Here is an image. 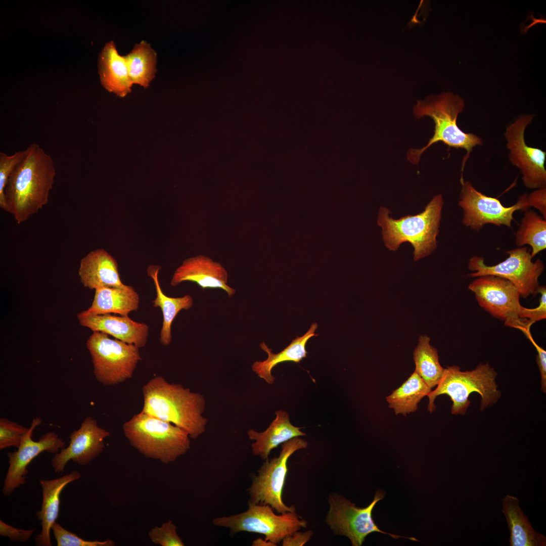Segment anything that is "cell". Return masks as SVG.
Listing matches in <instances>:
<instances>
[{"label": "cell", "mask_w": 546, "mask_h": 546, "mask_svg": "<svg viewBox=\"0 0 546 546\" xmlns=\"http://www.w3.org/2000/svg\"><path fill=\"white\" fill-rule=\"evenodd\" d=\"M10 176L5 189L9 209L18 224L38 212L49 202L56 176L52 157L35 143Z\"/></svg>", "instance_id": "cell-1"}, {"label": "cell", "mask_w": 546, "mask_h": 546, "mask_svg": "<svg viewBox=\"0 0 546 546\" xmlns=\"http://www.w3.org/2000/svg\"><path fill=\"white\" fill-rule=\"evenodd\" d=\"M144 404L141 412L184 429L196 439L206 430L207 419L203 415L206 400L180 384L168 383L155 376L142 388Z\"/></svg>", "instance_id": "cell-2"}, {"label": "cell", "mask_w": 546, "mask_h": 546, "mask_svg": "<svg viewBox=\"0 0 546 546\" xmlns=\"http://www.w3.org/2000/svg\"><path fill=\"white\" fill-rule=\"evenodd\" d=\"M443 205L442 196L438 194L421 213L398 219L389 216L390 211L387 208L381 207L378 224L382 228L386 247L390 250L396 251L402 243H410L414 248L415 261L430 254L437 247L436 237L439 234Z\"/></svg>", "instance_id": "cell-3"}, {"label": "cell", "mask_w": 546, "mask_h": 546, "mask_svg": "<svg viewBox=\"0 0 546 546\" xmlns=\"http://www.w3.org/2000/svg\"><path fill=\"white\" fill-rule=\"evenodd\" d=\"M464 106V101L460 96L449 92L418 100L414 107V114L418 118L426 116L431 117L434 123V134L422 148H410L407 153V160L412 164H418L425 151L433 144L441 142L449 147L465 150V162L473 148L483 142L480 137L466 133L458 126L457 117Z\"/></svg>", "instance_id": "cell-4"}, {"label": "cell", "mask_w": 546, "mask_h": 546, "mask_svg": "<svg viewBox=\"0 0 546 546\" xmlns=\"http://www.w3.org/2000/svg\"><path fill=\"white\" fill-rule=\"evenodd\" d=\"M130 444L148 458L162 463L174 462L190 448V437L184 429L141 412L123 426Z\"/></svg>", "instance_id": "cell-5"}, {"label": "cell", "mask_w": 546, "mask_h": 546, "mask_svg": "<svg viewBox=\"0 0 546 546\" xmlns=\"http://www.w3.org/2000/svg\"><path fill=\"white\" fill-rule=\"evenodd\" d=\"M497 373L488 362L480 363L471 371L462 372L457 366L447 367L436 386L427 396L428 410H435L434 401L439 395L446 394L452 402L451 413L465 415L470 404V394L477 392L481 397L480 410L495 403L500 397L495 379Z\"/></svg>", "instance_id": "cell-6"}, {"label": "cell", "mask_w": 546, "mask_h": 546, "mask_svg": "<svg viewBox=\"0 0 546 546\" xmlns=\"http://www.w3.org/2000/svg\"><path fill=\"white\" fill-rule=\"evenodd\" d=\"M94 374L104 385H114L131 378L142 359L139 348L101 332H93L86 342Z\"/></svg>", "instance_id": "cell-7"}, {"label": "cell", "mask_w": 546, "mask_h": 546, "mask_svg": "<svg viewBox=\"0 0 546 546\" xmlns=\"http://www.w3.org/2000/svg\"><path fill=\"white\" fill-rule=\"evenodd\" d=\"M216 526L229 528L231 533L249 532L263 534L272 543H280L287 535L307 526V522L295 512L276 514L268 505L248 503V509L238 514L214 518Z\"/></svg>", "instance_id": "cell-8"}, {"label": "cell", "mask_w": 546, "mask_h": 546, "mask_svg": "<svg viewBox=\"0 0 546 546\" xmlns=\"http://www.w3.org/2000/svg\"><path fill=\"white\" fill-rule=\"evenodd\" d=\"M385 493L378 490L373 500L367 507L359 508L336 492L328 497L329 509L326 516V522L335 535L345 536L350 540L352 545L360 546L370 533L377 532L389 535L394 539L400 537L418 541L413 537L397 535L381 530L374 522L372 512L376 504L383 499Z\"/></svg>", "instance_id": "cell-9"}, {"label": "cell", "mask_w": 546, "mask_h": 546, "mask_svg": "<svg viewBox=\"0 0 546 546\" xmlns=\"http://www.w3.org/2000/svg\"><path fill=\"white\" fill-rule=\"evenodd\" d=\"M506 253L509 256L494 265H486L481 256L472 257L468 266L472 272L469 276L477 278L493 275L505 278L518 289L523 298L538 294V279L544 269L542 261L538 258L533 261L531 251L527 247H518Z\"/></svg>", "instance_id": "cell-10"}, {"label": "cell", "mask_w": 546, "mask_h": 546, "mask_svg": "<svg viewBox=\"0 0 546 546\" xmlns=\"http://www.w3.org/2000/svg\"><path fill=\"white\" fill-rule=\"evenodd\" d=\"M306 441L299 437H294L282 444L278 457L266 460L254 476L248 491L249 502L254 504L268 505L279 514L295 512L294 506H288L283 502L282 493L288 472L287 462L296 451L306 448Z\"/></svg>", "instance_id": "cell-11"}, {"label": "cell", "mask_w": 546, "mask_h": 546, "mask_svg": "<svg viewBox=\"0 0 546 546\" xmlns=\"http://www.w3.org/2000/svg\"><path fill=\"white\" fill-rule=\"evenodd\" d=\"M462 188L459 205L462 209V223L474 231H480L487 224L497 226H512L514 213L530 209L528 194L519 196L512 206L506 207L499 200L486 196L477 190L469 180H460Z\"/></svg>", "instance_id": "cell-12"}, {"label": "cell", "mask_w": 546, "mask_h": 546, "mask_svg": "<svg viewBox=\"0 0 546 546\" xmlns=\"http://www.w3.org/2000/svg\"><path fill=\"white\" fill-rule=\"evenodd\" d=\"M478 304L492 316L504 321L505 325L522 331L528 327L519 317L520 293L508 280L487 275L477 277L468 286Z\"/></svg>", "instance_id": "cell-13"}, {"label": "cell", "mask_w": 546, "mask_h": 546, "mask_svg": "<svg viewBox=\"0 0 546 546\" xmlns=\"http://www.w3.org/2000/svg\"><path fill=\"white\" fill-rule=\"evenodd\" d=\"M534 116L530 114L521 116L508 126L504 134L510 151V161L520 170L524 185L530 189L546 187V153L529 146L525 140V129Z\"/></svg>", "instance_id": "cell-14"}, {"label": "cell", "mask_w": 546, "mask_h": 546, "mask_svg": "<svg viewBox=\"0 0 546 546\" xmlns=\"http://www.w3.org/2000/svg\"><path fill=\"white\" fill-rule=\"evenodd\" d=\"M41 422L40 417L34 418L18 449L7 453L9 466L2 489L5 496L10 495L25 483L28 473V466L36 457L45 451L56 453L65 447V442L53 432L44 434L37 441L33 440V430Z\"/></svg>", "instance_id": "cell-15"}, {"label": "cell", "mask_w": 546, "mask_h": 546, "mask_svg": "<svg viewBox=\"0 0 546 546\" xmlns=\"http://www.w3.org/2000/svg\"><path fill=\"white\" fill-rule=\"evenodd\" d=\"M110 434L98 426L95 419L86 417L80 428L71 433L69 445L55 453L52 459L55 472H63L70 460L80 465L88 464L103 452L104 440Z\"/></svg>", "instance_id": "cell-16"}, {"label": "cell", "mask_w": 546, "mask_h": 546, "mask_svg": "<svg viewBox=\"0 0 546 546\" xmlns=\"http://www.w3.org/2000/svg\"><path fill=\"white\" fill-rule=\"evenodd\" d=\"M228 272L220 262L200 254L185 259L175 269L170 284L175 287L184 282H192L203 289H222L232 297L236 290L228 285Z\"/></svg>", "instance_id": "cell-17"}, {"label": "cell", "mask_w": 546, "mask_h": 546, "mask_svg": "<svg viewBox=\"0 0 546 546\" xmlns=\"http://www.w3.org/2000/svg\"><path fill=\"white\" fill-rule=\"evenodd\" d=\"M82 326L93 332H101L139 348L146 346L149 327L144 323L135 322L128 315L105 314L77 317Z\"/></svg>", "instance_id": "cell-18"}, {"label": "cell", "mask_w": 546, "mask_h": 546, "mask_svg": "<svg viewBox=\"0 0 546 546\" xmlns=\"http://www.w3.org/2000/svg\"><path fill=\"white\" fill-rule=\"evenodd\" d=\"M82 285L90 289L124 288L115 258L103 248L94 250L80 260L78 271Z\"/></svg>", "instance_id": "cell-19"}, {"label": "cell", "mask_w": 546, "mask_h": 546, "mask_svg": "<svg viewBox=\"0 0 546 546\" xmlns=\"http://www.w3.org/2000/svg\"><path fill=\"white\" fill-rule=\"evenodd\" d=\"M80 477L79 472L74 470L57 479L40 480L42 501L41 509L37 511L36 515L37 519L40 521L41 530L35 537L36 545H52L50 532L59 516L61 493L67 485L79 479Z\"/></svg>", "instance_id": "cell-20"}, {"label": "cell", "mask_w": 546, "mask_h": 546, "mask_svg": "<svg viewBox=\"0 0 546 546\" xmlns=\"http://www.w3.org/2000/svg\"><path fill=\"white\" fill-rule=\"evenodd\" d=\"M101 83L107 91L120 97L131 92V81L124 56L120 55L113 40L107 42L101 50L98 61Z\"/></svg>", "instance_id": "cell-21"}, {"label": "cell", "mask_w": 546, "mask_h": 546, "mask_svg": "<svg viewBox=\"0 0 546 546\" xmlns=\"http://www.w3.org/2000/svg\"><path fill=\"white\" fill-rule=\"evenodd\" d=\"M140 297L133 287H102L95 290L91 306L77 314V317L114 313L128 315L140 307Z\"/></svg>", "instance_id": "cell-22"}, {"label": "cell", "mask_w": 546, "mask_h": 546, "mask_svg": "<svg viewBox=\"0 0 546 546\" xmlns=\"http://www.w3.org/2000/svg\"><path fill=\"white\" fill-rule=\"evenodd\" d=\"M275 414V419L264 431L258 432L253 429L247 431L249 438L255 441L251 444L253 454L263 460L268 459L271 451L280 444L294 437L306 435L300 431L301 428L290 423L285 411H277Z\"/></svg>", "instance_id": "cell-23"}, {"label": "cell", "mask_w": 546, "mask_h": 546, "mask_svg": "<svg viewBox=\"0 0 546 546\" xmlns=\"http://www.w3.org/2000/svg\"><path fill=\"white\" fill-rule=\"evenodd\" d=\"M317 328V324L313 323L305 334L301 337L297 336L288 346L277 353H273L271 349L262 342L259 346L267 354V358L263 361H255L252 365V371L267 383L272 384L275 378L272 375L271 371L278 364L286 361L298 363L306 357V344L310 338L317 336L315 333Z\"/></svg>", "instance_id": "cell-24"}, {"label": "cell", "mask_w": 546, "mask_h": 546, "mask_svg": "<svg viewBox=\"0 0 546 546\" xmlns=\"http://www.w3.org/2000/svg\"><path fill=\"white\" fill-rule=\"evenodd\" d=\"M502 504L510 532V546L546 545V537L533 528L517 497L507 494L502 499Z\"/></svg>", "instance_id": "cell-25"}, {"label": "cell", "mask_w": 546, "mask_h": 546, "mask_svg": "<svg viewBox=\"0 0 546 546\" xmlns=\"http://www.w3.org/2000/svg\"><path fill=\"white\" fill-rule=\"evenodd\" d=\"M161 268L158 265H151L148 267L147 272L153 280L156 290V297L152 301V306L159 307L163 314L159 340L162 345L168 346L172 341L171 325L175 317L180 310L191 308L194 301L188 294L179 297H170L164 294L158 280V272Z\"/></svg>", "instance_id": "cell-26"}, {"label": "cell", "mask_w": 546, "mask_h": 546, "mask_svg": "<svg viewBox=\"0 0 546 546\" xmlns=\"http://www.w3.org/2000/svg\"><path fill=\"white\" fill-rule=\"evenodd\" d=\"M432 389L414 371L410 377L391 394L386 397L389 407L392 408L396 415L414 413L418 409L421 399L427 396Z\"/></svg>", "instance_id": "cell-27"}, {"label": "cell", "mask_w": 546, "mask_h": 546, "mask_svg": "<svg viewBox=\"0 0 546 546\" xmlns=\"http://www.w3.org/2000/svg\"><path fill=\"white\" fill-rule=\"evenodd\" d=\"M124 56L132 84L148 87L157 72L156 52L150 43L142 40Z\"/></svg>", "instance_id": "cell-28"}, {"label": "cell", "mask_w": 546, "mask_h": 546, "mask_svg": "<svg viewBox=\"0 0 546 546\" xmlns=\"http://www.w3.org/2000/svg\"><path fill=\"white\" fill-rule=\"evenodd\" d=\"M427 336H421L413 352L415 372L432 389L439 383L444 372L437 350L430 344Z\"/></svg>", "instance_id": "cell-29"}, {"label": "cell", "mask_w": 546, "mask_h": 546, "mask_svg": "<svg viewBox=\"0 0 546 546\" xmlns=\"http://www.w3.org/2000/svg\"><path fill=\"white\" fill-rule=\"evenodd\" d=\"M524 212L515 234V244L518 247L529 245L533 258L546 248V219L534 210Z\"/></svg>", "instance_id": "cell-30"}, {"label": "cell", "mask_w": 546, "mask_h": 546, "mask_svg": "<svg viewBox=\"0 0 546 546\" xmlns=\"http://www.w3.org/2000/svg\"><path fill=\"white\" fill-rule=\"evenodd\" d=\"M26 154V149L16 152L10 156L4 152L0 153V207L9 213V209L5 197V189L10 176L24 158Z\"/></svg>", "instance_id": "cell-31"}, {"label": "cell", "mask_w": 546, "mask_h": 546, "mask_svg": "<svg viewBox=\"0 0 546 546\" xmlns=\"http://www.w3.org/2000/svg\"><path fill=\"white\" fill-rule=\"evenodd\" d=\"M58 546H113L115 543L111 539L104 541L87 540L67 530L56 522L52 527Z\"/></svg>", "instance_id": "cell-32"}, {"label": "cell", "mask_w": 546, "mask_h": 546, "mask_svg": "<svg viewBox=\"0 0 546 546\" xmlns=\"http://www.w3.org/2000/svg\"><path fill=\"white\" fill-rule=\"evenodd\" d=\"M26 428L7 418L0 419V449L10 447L18 448L28 431Z\"/></svg>", "instance_id": "cell-33"}, {"label": "cell", "mask_w": 546, "mask_h": 546, "mask_svg": "<svg viewBox=\"0 0 546 546\" xmlns=\"http://www.w3.org/2000/svg\"><path fill=\"white\" fill-rule=\"evenodd\" d=\"M152 542L161 546H184L185 543L177 533L176 527L171 520L161 526L153 528L148 533Z\"/></svg>", "instance_id": "cell-34"}, {"label": "cell", "mask_w": 546, "mask_h": 546, "mask_svg": "<svg viewBox=\"0 0 546 546\" xmlns=\"http://www.w3.org/2000/svg\"><path fill=\"white\" fill-rule=\"evenodd\" d=\"M537 293L540 294L539 302L535 308H528L522 306L519 317L527 320L530 326L535 323L545 319L546 318V288L544 286H539Z\"/></svg>", "instance_id": "cell-35"}, {"label": "cell", "mask_w": 546, "mask_h": 546, "mask_svg": "<svg viewBox=\"0 0 546 546\" xmlns=\"http://www.w3.org/2000/svg\"><path fill=\"white\" fill-rule=\"evenodd\" d=\"M527 338L532 343L534 346L537 352L536 356V362L538 366L539 370L540 378H541V388L540 390L544 393L546 392V351L545 350L539 346L533 338L530 329H527L522 331Z\"/></svg>", "instance_id": "cell-36"}, {"label": "cell", "mask_w": 546, "mask_h": 546, "mask_svg": "<svg viewBox=\"0 0 546 546\" xmlns=\"http://www.w3.org/2000/svg\"><path fill=\"white\" fill-rule=\"evenodd\" d=\"M34 531V529L25 530L17 528L0 520V535L9 537L12 541H27Z\"/></svg>", "instance_id": "cell-37"}, {"label": "cell", "mask_w": 546, "mask_h": 546, "mask_svg": "<svg viewBox=\"0 0 546 546\" xmlns=\"http://www.w3.org/2000/svg\"><path fill=\"white\" fill-rule=\"evenodd\" d=\"M528 196L530 207L538 209L541 215L546 219V187L536 189Z\"/></svg>", "instance_id": "cell-38"}, {"label": "cell", "mask_w": 546, "mask_h": 546, "mask_svg": "<svg viewBox=\"0 0 546 546\" xmlns=\"http://www.w3.org/2000/svg\"><path fill=\"white\" fill-rule=\"evenodd\" d=\"M313 532L311 530L305 532L297 531L288 535L282 540L283 546H302L306 543L311 537Z\"/></svg>", "instance_id": "cell-39"}, {"label": "cell", "mask_w": 546, "mask_h": 546, "mask_svg": "<svg viewBox=\"0 0 546 546\" xmlns=\"http://www.w3.org/2000/svg\"><path fill=\"white\" fill-rule=\"evenodd\" d=\"M252 545H276L272 542L267 541L265 539L262 540L261 538H258L254 540L252 542Z\"/></svg>", "instance_id": "cell-40"}]
</instances>
